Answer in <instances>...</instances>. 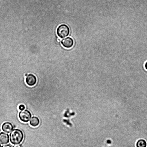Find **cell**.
I'll return each mask as SVG.
<instances>
[{
    "mask_svg": "<svg viewBox=\"0 0 147 147\" xmlns=\"http://www.w3.org/2000/svg\"><path fill=\"white\" fill-rule=\"evenodd\" d=\"M2 146L3 147H12L13 146L10 145V144H7L6 145H5L4 146Z\"/></svg>",
    "mask_w": 147,
    "mask_h": 147,
    "instance_id": "obj_12",
    "label": "cell"
},
{
    "mask_svg": "<svg viewBox=\"0 0 147 147\" xmlns=\"http://www.w3.org/2000/svg\"><path fill=\"white\" fill-rule=\"evenodd\" d=\"M30 119L29 123L32 126L36 127L39 125L40 121L39 119L37 117L33 116Z\"/></svg>",
    "mask_w": 147,
    "mask_h": 147,
    "instance_id": "obj_8",
    "label": "cell"
},
{
    "mask_svg": "<svg viewBox=\"0 0 147 147\" xmlns=\"http://www.w3.org/2000/svg\"><path fill=\"white\" fill-rule=\"evenodd\" d=\"M56 31L58 36L61 38H63L69 35L70 29L67 25L62 24L58 26Z\"/></svg>",
    "mask_w": 147,
    "mask_h": 147,
    "instance_id": "obj_2",
    "label": "cell"
},
{
    "mask_svg": "<svg viewBox=\"0 0 147 147\" xmlns=\"http://www.w3.org/2000/svg\"><path fill=\"white\" fill-rule=\"evenodd\" d=\"M18 108L19 110L22 111L25 109V107L24 105L21 104L19 106Z\"/></svg>",
    "mask_w": 147,
    "mask_h": 147,
    "instance_id": "obj_10",
    "label": "cell"
},
{
    "mask_svg": "<svg viewBox=\"0 0 147 147\" xmlns=\"http://www.w3.org/2000/svg\"><path fill=\"white\" fill-rule=\"evenodd\" d=\"M28 75V74H25V76H27Z\"/></svg>",
    "mask_w": 147,
    "mask_h": 147,
    "instance_id": "obj_14",
    "label": "cell"
},
{
    "mask_svg": "<svg viewBox=\"0 0 147 147\" xmlns=\"http://www.w3.org/2000/svg\"><path fill=\"white\" fill-rule=\"evenodd\" d=\"M73 39L70 37H67L63 39L61 41V43L65 48L69 49L72 47L74 45Z\"/></svg>",
    "mask_w": 147,
    "mask_h": 147,
    "instance_id": "obj_4",
    "label": "cell"
},
{
    "mask_svg": "<svg viewBox=\"0 0 147 147\" xmlns=\"http://www.w3.org/2000/svg\"><path fill=\"white\" fill-rule=\"evenodd\" d=\"M11 142L14 145L20 144L22 141L24 135L22 131L19 129L13 130L9 134Z\"/></svg>",
    "mask_w": 147,
    "mask_h": 147,
    "instance_id": "obj_1",
    "label": "cell"
},
{
    "mask_svg": "<svg viewBox=\"0 0 147 147\" xmlns=\"http://www.w3.org/2000/svg\"><path fill=\"white\" fill-rule=\"evenodd\" d=\"M9 142V135L3 132L0 133V143L2 144H5L8 143Z\"/></svg>",
    "mask_w": 147,
    "mask_h": 147,
    "instance_id": "obj_7",
    "label": "cell"
},
{
    "mask_svg": "<svg viewBox=\"0 0 147 147\" xmlns=\"http://www.w3.org/2000/svg\"><path fill=\"white\" fill-rule=\"evenodd\" d=\"M1 146V144H0V147Z\"/></svg>",
    "mask_w": 147,
    "mask_h": 147,
    "instance_id": "obj_15",
    "label": "cell"
},
{
    "mask_svg": "<svg viewBox=\"0 0 147 147\" xmlns=\"http://www.w3.org/2000/svg\"><path fill=\"white\" fill-rule=\"evenodd\" d=\"M146 141L142 139L139 140L137 142L136 146L137 147H145L146 146Z\"/></svg>",
    "mask_w": 147,
    "mask_h": 147,
    "instance_id": "obj_9",
    "label": "cell"
},
{
    "mask_svg": "<svg viewBox=\"0 0 147 147\" xmlns=\"http://www.w3.org/2000/svg\"><path fill=\"white\" fill-rule=\"evenodd\" d=\"M32 114L28 110L25 109L20 111L18 114V117L20 119L22 122L25 123L28 122L30 119Z\"/></svg>",
    "mask_w": 147,
    "mask_h": 147,
    "instance_id": "obj_3",
    "label": "cell"
},
{
    "mask_svg": "<svg viewBox=\"0 0 147 147\" xmlns=\"http://www.w3.org/2000/svg\"><path fill=\"white\" fill-rule=\"evenodd\" d=\"M27 84L29 86H33L35 85L37 82V78L33 74H29L27 76L26 79Z\"/></svg>",
    "mask_w": 147,
    "mask_h": 147,
    "instance_id": "obj_5",
    "label": "cell"
},
{
    "mask_svg": "<svg viewBox=\"0 0 147 147\" xmlns=\"http://www.w3.org/2000/svg\"><path fill=\"white\" fill-rule=\"evenodd\" d=\"M144 67L145 69L147 70V61H146L145 63Z\"/></svg>",
    "mask_w": 147,
    "mask_h": 147,
    "instance_id": "obj_11",
    "label": "cell"
},
{
    "mask_svg": "<svg viewBox=\"0 0 147 147\" xmlns=\"http://www.w3.org/2000/svg\"><path fill=\"white\" fill-rule=\"evenodd\" d=\"M1 129L4 132L8 133L13 130V126L10 122H6L3 124Z\"/></svg>",
    "mask_w": 147,
    "mask_h": 147,
    "instance_id": "obj_6",
    "label": "cell"
},
{
    "mask_svg": "<svg viewBox=\"0 0 147 147\" xmlns=\"http://www.w3.org/2000/svg\"><path fill=\"white\" fill-rule=\"evenodd\" d=\"M61 39L60 38H58L57 39V41L58 42H60L61 41Z\"/></svg>",
    "mask_w": 147,
    "mask_h": 147,
    "instance_id": "obj_13",
    "label": "cell"
}]
</instances>
